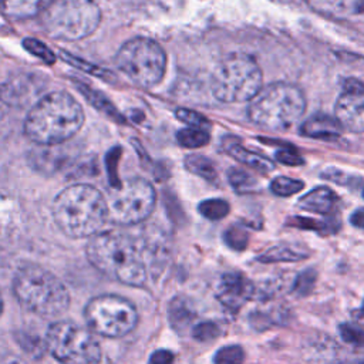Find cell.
Listing matches in <instances>:
<instances>
[{
  "mask_svg": "<svg viewBox=\"0 0 364 364\" xmlns=\"http://www.w3.org/2000/svg\"><path fill=\"white\" fill-rule=\"evenodd\" d=\"M303 91L289 82H273L262 88L247 107L249 119L264 129L284 131L304 114Z\"/></svg>",
  "mask_w": 364,
  "mask_h": 364,
  "instance_id": "cell-5",
  "label": "cell"
},
{
  "mask_svg": "<svg viewBox=\"0 0 364 364\" xmlns=\"http://www.w3.org/2000/svg\"><path fill=\"white\" fill-rule=\"evenodd\" d=\"M304 188V183L299 179L289 176H277L270 182V191L276 196H291L300 192Z\"/></svg>",
  "mask_w": 364,
  "mask_h": 364,
  "instance_id": "cell-26",
  "label": "cell"
},
{
  "mask_svg": "<svg viewBox=\"0 0 364 364\" xmlns=\"http://www.w3.org/2000/svg\"><path fill=\"white\" fill-rule=\"evenodd\" d=\"M317 277H318V273L314 267H307L304 270H301L296 277H294V282L291 284V289L290 291L297 296V297H306L309 296L314 286H316V282H317Z\"/></svg>",
  "mask_w": 364,
  "mask_h": 364,
  "instance_id": "cell-24",
  "label": "cell"
},
{
  "mask_svg": "<svg viewBox=\"0 0 364 364\" xmlns=\"http://www.w3.org/2000/svg\"><path fill=\"white\" fill-rule=\"evenodd\" d=\"M331 364H364V358H354V360H344L338 363H331Z\"/></svg>",
  "mask_w": 364,
  "mask_h": 364,
  "instance_id": "cell-40",
  "label": "cell"
},
{
  "mask_svg": "<svg viewBox=\"0 0 364 364\" xmlns=\"http://www.w3.org/2000/svg\"><path fill=\"white\" fill-rule=\"evenodd\" d=\"M173 354L168 350H156L149 358V364H172Z\"/></svg>",
  "mask_w": 364,
  "mask_h": 364,
  "instance_id": "cell-37",
  "label": "cell"
},
{
  "mask_svg": "<svg viewBox=\"0 0 364 364\" xmlns=\"http://www.w3.org/2000/svg\"><path fill=\"white\" fill-rule=\"evenodd\" d=\"M334 117L343 128L364 132V81L347 78L334 104Z\"/></svg>",
  "mask_w": 364,
  "mask_h": 364,
  "instance_id": "cell-12",
  "label": "cell"
},
{
  "mask_svg": "<svg viewBox=\"0 0 364 364\" xmlns=\"http://www.w3.org/2000/svg\"><path fill=\"white\" fill-rule=\"evenodd\" d=\"M310 256V253L299 247L296 245H287V243H280L269 247L266 252L259 255L256 259L260 263H293V262H300L304 260Z\"/></svg>",
  "mask_w": 364,
  "mask_h": 364,
  "instance_id": "cell-17",
  "label": "cell"
},
{
  "mask_svg": "<svg viewBox=\"0 0 364 364\" xmlns=\"http://www.w3.org/2000/svg\"><path fill=\"white\" fill-rule=\"evenodd\" d=\"M350 223L358 229H364V208H358L351 213Z\"/></svg>",
  "mask_w": 364,
  "mask_h": 364,
  "instance_id": "cell-39",
  "label": "cell"
},
{
  "mask_svg": "<svg viewBox=\"0 0 364 364\" xmlns=\"http://www.w3.org/2000/svg\"><path fill=\"white\" fill-rule=\"evenodd\" d=\"M10 105H11L10 88L0 84V121H1L3 117L7 114Z\"/></svg>",
  "mask_w": 364,
  "mask_h": 364,
  "instance_id": "cell-36",
  "label": "cell"
},
{
  "mask_svg": "<svg viewBox=\"0 0 364 364\" xmlns=\"http://www.w3.org/2000/svg\"><path fill=\"white\" fill-rule=\"evenodd\" d=\"M175 115L178 119H181L186 127H199V128H206L210 129V122L206 117L202 114L188 109V108H178L175 111Z\"/></svg>",
  "mask_w": 364,
  "mask_h": 364,
  "instance_id": "cell-32",
  "label": "cell"
},
{
  "mask_svg": "<svg viewBox=\"0 0 364 364\" xmlns=\"http://www.w3.org/2000/svg\"><path fill=\"white\" fill-rule=\"evenodd\" d=\"M225 145V151L232 156L235 158L237 162L246 165V166H250L252 169L260 172V173H270L273 169H274V162L272 159H269L267 156L264 155H260L257 152H253V151H249L246 149L245 146H242L239 144L237 139H228L223 142Z\"/></svg>",
  "mask_w": 364,
  "mask_h": 364,
  "instance_id": "cell-16",
  "label": "cell"
},
{
  "mask_svg": "<svg viewBox=\"0 0 364 364\" xmlns=\"http://www.w3.org/2000/svg\"><path fill=\"white\" fill-rule=\"evenodd\" d=\"M360 316L364 318V300L361 303V307H360Z\"/></svg>",
  "mask_w": 364,
  "mask_h": 364,
  "instance_id": "cell-41",
  "label": "cell"
},
{
  "mask_svg": "<svg viewBox=\"0 0 364 364\" xmlns=\"http://www.w3.org/2000/svg\"><path fill=\"white\" fill-rule=\"evenodd\" d=\"M87 327L102 337H124L138 323V313L134 304L118 294H101L92 297L85 309Z\"/></svg>",
  "mask_w": 364,
  "mask_h": 364,
  "instance_id": "cell-11",
  "label": "cell"
},
{
  "mask_svg": "<svg viewBox=\"0 0 364 364\" xmlns=\"http://www.w3.org/2000/svg\"><path fill=\"white\" fill-rule=\"evenodd\" d=\"M321 176H323L324 179H330V181L336 182V183H340V185H348L350 182L354 181V176L346 175L344 172H341V171H338V169H334V168H328V169L323 171Z\"/></svg>",
  "mask_w": 364,
  "mask_h": 364,
  "instance_id": "cell-35",
  "label": "cell"
},
{
  "mask_svg": "<svg viewBox=\"0 0 364 364\" xmlns=\"http://www.w3.org/2000/svg\"><path fill=\"white\" fill-rule=\"evenodd\" d=\"M46 347L61 364H100L101 347L94 333L73 321L53 323L46 334Z\"/></svg>",
  "mask_w": 364,
  "mask_h": 364,
  "instance_id": "cell-8",
  "label": "cell"
},
{
  "mask_svg": "<svg viewBox=\"0 0 364 364\" xmlns=\"http://www.w3.org/2000/svg\"><path fill=\"white\" fill-rule=\"evenodd\" d=\"M245 350L237 344H229L219 348L213 357L215 364H243Z\"/></svg>",
  "mask_w": 364,
  "mask_h": 364,
  "instance_id": "cell-28",
  "label": "cell"
},
{
  "mask_svg": "<svg viewBox=\"0 0 364 364\" xmlns=\"http://www.w3.org/2000/svg\"><path fill=\"white\" fill-rule=\"evenodd\" d=\"M0 364H26V361L17 354L9 351H0Z\"/></svg>",
  "mask_w": 364,
  "mask_h": 364,
  "instance_id": "cell-38",
  "label": "cell"
},
{
  "mask_svg": "<svg viewBox=\"0 0 364 364\" xmlns=\"http://www.w3.org/2000/svg\"><path fill=\"white\" fill-rule=\"evenodd\" d=\"M228 179H229V183L235 188V191L240 193L250 192L257 186V181L252 175H249L246 171L239 168H230L228 172Z\"/></svg>",
  "mask_w": 364,
  "mask_h": 364,
  "instance_id": "cell-27",
  "label": "cell"
},
{
  "mask_svg": "<svg viewBox=\"0 0 364 364\" xmlns=\"http://www.w3.org/2000/svg\"><path fill=\"white\" fill-rule=\"evenodd\" d=\"M363 196H364V191H363Z\"/></svg>",
  "mask_w": 364,
  "mask_h": 364,
  "instance_id": "cell-43",
  "label": "cell"
},
{
  "mask_svg": "<svg viewBox=\"0 0 364 364\" xmlns=\"http://www.w3.org/2000/svg\"><path fill=\"white\" fill-rule=\"evenodd\" d=\"M196 313L193 306L186 297L175 296L168 307V317L171 326L175 328V331L182 333L186 327H189L195 318Z\"/></svg>",
  "mask_w": 364,
  "mask_h": 364,
  "instance_id": "cell-18",
  "label": "cell"
},
{
  "mask_svg": "<svg viewBox=\"0 0 364 364\" xmlns=\"http://www.w3.org/2000/svg\"><path fill=\"white\" fill-rule=\"evenodd\" d=\"M337 202L338 196L334 191L327 186H317L299 199L297 208L313 213L328 215L334 210Z\"/></svg>",
  "mask_w": 364,
  "mask_h": 364,
  "instance_id": "cell-15",
  "label": "cell"
},
{
  "mask_svg": "<svg viewBox=\"0 0 364 364\" xmlns=\"http://www.w3.org/2000/svg\"><path fill=\"white\" fill-rule=\"evenodd\" d=\"M13 291L27 311L41 317H58L70 306V293L65 284L37 264H24L17 270Z\"/></svg>",
  "mask_w": 364,
  "mask_h": 364,
  "instance_id": "cell-4",
  "label": "cell"
},
{
  "mask_svg": "<svg viewBox=\"0 0 364 364\" xmlns=\"http://www.w3.org/2000/svg\"><path fill=\"white\" fill-rule=\"evenodd\" d=\"M85 253L95 269L117 282L135 287L146 282L142 253L131 236L122 232L105 230L94 235Z\"/></svg>",
  "mask_w": 364,
  "mask_h": 364,
  "instance_id": "cell-3",
  "label": "cell"
},
{
  "mask_svg": "<svg viewBox=\"0 0 364 364\" xmlns=\"http://www.w3.org/2000/svg\"><path fill=\"white\" fill-rule=\"evenodd\" d=\"M178 142L189 149L200 148L206 145L210 139L209 129L206 128H199V127H183L182 129L178 131L176 134Z\"/></svg>",
  "mask_w": 364,
  "mask_h": 364,
  "instance_id": "cell-21",
  "label": "cell"
},
{
  "mask_svg": "<svg viewBox=\"0 0 364 364\" xmlns=\"http://www.w3.org/2000/svg\"><path fill=\"white\" fill-rule=\"evenodd\" d=\"M300 135L314 139H336L341 135L343 127L336 117L317 112L300 125Z\"/></svg>",
  "mask_w": 364,
  "mask_h": 364,
  "instance_id": "cell-14",
  "label": "cell"
},
{
  "mask_svg": "<svg viewBox=\"0 0 364 364\" xmlns=\"http://www.w3.org/2000/svg\"><path fill=\"white\" fill-rule=\"evenodd\" d=\"M3 311V297H1V293H0V314Z\"/></svg>",
  "mask_w": 364,
  "mask_h": 364,
  "instance_id": "cell-42",
  "label": "cell"
},
{
  "mask_svg": "<svg viewBox=\"0 0 364 364\" xmlns=\"http://www.w3.org/2000/svg\"><path fill=\"white\" fill-rule=\"evenodd\" d=\"M115 65L136 85L152 87L165 74L166 54L156 41L136 37L119 47L115 54Z\"/></svg>",
  "mask_w": 364,
  "mask_h": 364,
  "instance_id": "cell-9",
  "label": "cell"
},
{
  "mask_svg": "<svg viewBox=\"0 0 364 364\" xmlns=\"http://www.w3.org/2000/svg\"><path fill=\"white\" fill-rule=\"evenodd\" d=\"M338 334L344 343L354 347H364V330L357 324L350 321L338 324Z\"/></svg>",
  "mask_w": 364,
  "mask_h": 364,
  "instance_id": "cell-29",
  "label": "cell"
},
{
  "mask_svg": "<svg viewBox=\"0 0 364 364\" xmlns=\"http://www.w3.org/2000/svg\"><path fill=\"white\" fill-rule=\"evenodd\" d=\"M185 166L188 171H191L195 175H199L206 181H215L218 176L212 161L203 155H196V154L188 155L185 158Z\"/></svg>",
  "mask_w": 364,
  "mask_h": 364,
  "instance_id": "cell-23",
  "label": "cell"
},
{
  "mask_svg": "<svg viewBox=\"0 0 364 364\" xmlns=\"http://www.w3.org/2000/svg\"><path fill=\"white\" fill-rule=\"evenodd\" d=\"M255 294L253 283L239 272L223 273L216 287V299L228 310L237 311Z\"/></svg>",
  "mask_w": 364,
  "mask_h": 364,
  "instance_id": "cell-13",
  "label": "cell"
},
{
  "mask_svg": "<svg viewBox=\"0 0 364 364\" xmlns=\"http://www.w3.org/2000/svg\"><path fill=\"white\" fill-rule=\"evenodd\" d=\"M23 47L31 53L33 55L38 57L40 60H43L46 64H53L55 61V54L41 41L36 40V38H24L23 40Z\"/></svg>",
  "mask_w": 364,
  "mask_h": 364,
  "instance_id": "cell-31",
  "label": "cell"
},
{
  "mask_svg": "<svg viewBox=\"0 0 364 364\" xmlns=\"http://www.w3.org/2000/svg\"><path fill=\"white\" fill-rule=\"evenodd\" d=\"M274 158L277 162L289 166H300L304 164L303 156L290 145H284L282 149L274 152Z\"/></svg>",
  "mask_w": 364,
  "mask_h": 364,
  "instance_id": "cell-34",
  "label": "cell"
},
{
  "mask_svg": "<svg viewBox=\"0 0 364 364\" xmlns=\"http://www.w3.org/2000/svg\"><path fill=\"white\" fill-rule=\"evenodd\" d=\"M287 226L297 228V229H304V230H313L321 235H328L334 233L338 229V225L336 222L330 220H318L313 218H306V216H291L286 220Z\"/></svg>",
  "mask_w": 364,
  "mask_h": 364,
  "instance_id": "cell-20",
  "label": "cell"
},
{
  "mask_svg": "<svg viewBox=\"0 0 364 364\" xmlns=\"http://www.w3.org/2000/svg\"><path fill=\"white\" fill-rule=\"evenodd\" d=\"M40 21L50 37L75 41L97 30L101 10L92 0H51L40 13Z\"/></svg>",
  "mask_w": 364,
  "mask_h": 364,
  "instance_id": "cell-6",
  "label": "cell"
},
{
  "mask_svg": "<svg viewBox=\"0 0 364 364\" xmlns=\"http://www.w3.org/2000/svg\"><path fill=\"white\" fill-rule=\"evenodd\" d=\"M284 318H287L284 310H273V311L256 310L249 316L250 326L256 331H266L276 324H283Z\"/></svg>",
  "mask_w": 364,
  "mask_h": 364,
  "instance_id": "cell-22",
  "label": "cell"
},
{
  "mask_svg": "<svg viewBox=\"0 0 364 364\" xmlns=\"http://www.w3.org/2000/svg\"><path fill=\"white\" fill-rule=\"evenodd\" d=\"M225 242L233 250H245L249 243V233L240 225H233L225 232Z\"/></svg>",
  "mask_w": 364,
  "mask_h": 364,
  "instance_id": "cell-30",
  "label": "cell"
},
{
  "mask_svg": "<svg viewBox=\"0 0 364 364\" xmlns=\"http://www.w3.org/2000/svg\"><path fill=\"white\" fill-rule=\"evenodd\" d=\"M220 334V328L213 321H202L192 328V337L198 341H210Z\"/></svg>",
  "mask_w": 364,
  "mask_h": 364,
  "instance_id": "cell-33",
  "label": "cell"
},
{
  "mask_svg": "<svg viewBox=\"0 0 364 364\" xmlns=\"http://www.w3.org/2000/svg\"><path fill=\"white\" fill-rule=\"evenodd\" d=\"M198 209L203 218L209 220H220L229 213L230 206L226 200L215 198V199H206L200 202Z\"/></svg>",
  "mask_w": 364,
  "mask_h": 364,
  "instance_id": "cell-25",
  "label": "cell"
},
{
  "mask_svg": "<svg viewBox=\"0 0 364 364\" xmlns=\"http://www.w3.org/2000/svg\"><path fill=\"white\" fill-rule=\"evenodd\" d=\"M51 0H3L1 11L11 18H27L40 14Z\"/></svg>",
  "mask_w": 364,
  "mask_h": 364,
  "instance_id": "cell-19",
  "label": "cell"
},
{
  "mask_svg": "<svg viewBox=\"0 0 364 364\" xmlns=\"http://www.w3.org/2000/svg\"><path fill=\"white\" fill-rule=\"evenodd\" d=\"M51 212L60 230L74 239L92 237L108 220L104 193L87 183L63 189L54 198Z\"/></svg>",
  "mask_w": 364,
  "mask_h": 364,
  "instance_id": "cell-2",
  "label": "cell"
},
{
  "mask_svg": "<svg viewBox=\"0 0 364 364\" xmlns=\"http://www.w3.org/2000/svg\"><path fill=\"white\" fill-rule=\"evenodd\" d=\"M82 124L80 102L65 91H54L31 107L24 121V134L33 142L50 146L74 136Z\"/></svg>",
  "mask_w": 364,
  "mask_h": 364,
  "instance_id": "cell-1",
  "label": "cell"
},
{
  "mask_svg": "<svg viewBox=\"0 0 364 364\" xmlns=\"http://www.w3.org/2000/svg\"><path fill=\"white\" fill-rule=\"evenodd\" d=\"M104 196L108 220L117 225H135L145 220L152 213L156 202L154 186L142 178L112 185Z\"/></svg>",
  "mask_w": 364,
  "mask_h": 364,
  "instance_id": "cell-10",
  "label": "cell"
},
{
  "mask_svg": "<svg viewBox=\"0 0 364 364\" xmlns=\"http://www.w3.org/2000/svg\"><path fill=\"white\" fill-rule=\"evenodd\" d=\"M263 75L256 60L247 54L236 53L223 58L215 68L210 88L222 102L252 101L262 90Z\"/></svg>",
  "mask_w": 364,
  "mask_h": 364,
  "instance_id": "cell-7",
  "label": "cell"
}]
</instances>
